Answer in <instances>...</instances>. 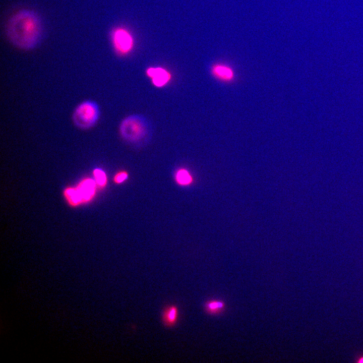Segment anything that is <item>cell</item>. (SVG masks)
<instances>
[{
	"label": "cell",
	"mask_w": 363,
	"mask_h": 363,
	"mask_svg": "<svg viewBox=\"0 0 363 363\" xmlns=\"http://www.w3.org/2000/svg\"><path fill=\"white\" fill-rule=\"evenodd\" d=\"M11 22L10 33L12 39L20 46L32 45L38 34V26L33 16L28 13L18 14Z\"/></svg>",
	"instance_id": "obj_1"
},
{
	"label": "cell",
	"mask_w": 363,
	"mask_h": 363,
	"mask_svg": "<svg viewBox=\"0 0 363 363\" xmlns=\"http://www.w3.org/2000/svg\"><path fill=\"white\" fill-rule=\"evenodd\" d=\"M99 115V110L96 103L87 100L77 106L73 114V120L77 127L87 129L96 123Z\"/></svg>",
	"instance_id": "obj_2"
},
{
	"label": "cell",
	"mask_w": 363,
	"mask_h": 363,
	"mask_svg": "<svg viewBox=\"0 0 363 363\" xmlns=\"http://www.w3.org/2000/svg\"><path fill=\"white\" fill-rule=\"evenodd\" d=\"M148 130L145 121L137 115H132L126 118L120 127L122 137L132 142L138 141L145 138Z\"/></svg>",
	"instance_id": "obj_3"
},
{
	"label": "cell",
	"mask_w": 363,
	"mask_h": 363,
	"mask_svg": "<svg viewBox=\"0 0 363 363\" xmlns=\"http://www.w3.org/2000/svg\"><path fill=\"white\" fill-rule=\"evenodd\" d=\"M113 42L117 52L126 54L133 47V39L130 33L126 29L119 28L113 34Z\"/></svg>",
	"instance_id": "obj_4"
},
{
	"label": "cell",
	"mask_w": 363,
	"mask_h": 363,
	"mask_svg": "<svg viewBox=\"0 0 363 363\" xmlns=\"http://www.w3.org/2000/svg\"><path fill=\"white\" fill-rule=\"evenodd\" d=\"M146 74L151 78L153 85L157 87L165 85L171 77L167 71L160 67L149 68L147 70Z\"/></svg>",
	"instance_id": "obj_5"
},
{
	"label": "cell",
	"mask_w": 363,
	"mask_h": 363,
	"mask_svg": "<svg viewBox=\"0 0 363 363\" xmlns=\"http://www.w3.org/2000/svg\"><path fill=\"white\" fill-rule=\"evenodd\" d=\"M179 317L178 307L175 305H169L164 307L161 314V320L167 328L174 327L177 323Z\"/></svg>",
	"instance_id": "obj_6"
},
{
	"label": "cell",
	"mask_w": 363,
	"mask_h": 363,
	"mask_svg": "<svg viewBox=\"0 0 363 363\" xmlns=\"http://www.w3.org/2000/svg\"><path fill=\"white\" fill-rule=\"evenodd\" d=\"M211 73L215 78L222 82H230L234 78L233 70L229 66L223 64H216L213 66Z\"/></svg>",
	"instance_id": "obj_7"
},
{
	"label": "cell",
	"mask_w": 363,
	"mask_h": 363,
	"mask_svg": "<svg viewBox=\"0 0 363 363\" xmlns=\"http://www.w3.org/2000/svg\"><path fill=\"white\" fill-rule=\"evenodd\" d=\"M226 309V304L221 299H212L206 301L204 305L205 312L210 315H218Z\"/></svg>",
	"instance_id": "obj_8"
},
{
	"label": "cell",
	"mask_w": 363,
	"mask_h": 363,
	"mask_svg": "<svg viewBox=\"0 0 363 363\" xmlns=\"http://www.w3.org/2000/svg\"><path fill=\"white\" fill-rule=\"evenodd\" d=\"M95 183L92 179H86L82 182L77 191L81 200H88L93 195Z\"/></svg>",
	"instance_id": "obj_9"
},
{
	"label": "cell",
	"mask_w": 363,
	"mask_h": 363,
	"mask_svg": "<svg viewBox=\"0 0 363 363\" xmlns=\"http://www.w3.org/2000/svg\"><path fill=\"white\" fill-rule=\"evenodd\" d=\"M66 194L74 204H77L82 200L77 190L68 189L66 191Z\"/></svg>",
	"instance_id": "obj_10"
},
{
	"label": "cell",
	"mask_w": 363,
	"mask_h": 363,
	"mask_svg": "<svg viewBox=\"0 0 363 363\" xmlns=\"http://www.w3.org/2000/svg\"><path fill=\"white\" fill-rule=\"evenodd\" d=\"M177 179L182 184H187L190 182L191 177L187 171L180 170L177 173Z\"/></svg>",
	"instance_id": "obj_11"
},
{
	"label": "cell",
	"mask_w": 363,
	"mask_h": 363,
	"mask_svg": "<svg viewBox=\"0 0 363 363\" xmlns=\"http://www.w3.org/2000/svg\"><path fill=\"white\" fill-rule=\"evenodd\" d=\"M94 174L97 183L100 185H103L106 180L104 173L101 170L95 169Z\"/></svg>",
	"instance_id": "obj_12"
},
{
	"label": "cell",
	"mask_w": 363,
	"mask_h": 363,
	"mask_svg": "<svg viewBox=\"0 0 363 363\" xmlns=\"http://www.w3.org/2000/svg\"><path fill=\"white\" fill-rule=\"evenodd\" d=\"M127 177V175L125 173H122L119 175H118L117 177L116 180L117 182H122L124 180H125Z\"/></svg>",
	"instance_id": "obj_13"
},
{
	"label": "cell",
	"mask_w": 363,
	"mask_h": 363,
	"mask_svg": "<svg viewBox=\"0 0 363 363\" xmlns=\"http://www.w3.org/2000/svg\"><path fill=\"white\" fill-rule=\"evenodd\" d=\"M357 362H362L363 363V356L359 358Z\"/></svg>",
	"instance_id": "obj_14"
}]
</instances>
